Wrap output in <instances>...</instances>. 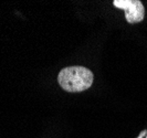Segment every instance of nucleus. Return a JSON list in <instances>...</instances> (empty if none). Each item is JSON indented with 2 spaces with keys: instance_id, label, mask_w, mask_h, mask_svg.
<instances>
[{
  "instance_id": "nucleus-3",
  "label": "nucleus",
  "mask_w": 147,
  "mask_h": 138,
  "mask_svg": "<svg viewBox=\"0 0 147 138\" xmlns=\"http://www.w3.org/2000/svg\"><path fill=\"white\" fill-rule=\"evenodd\" d=\"M137 138H147V131H142L140 135H138V137H137Z\"/></svg>"
},
{
  "instance_id": "nucleus-1",
  "label": "nucleus",
  "mask_w": 147,
  "mask_h": 138,
  "mask_svg": "<svg viewBox=\"0 0 147 138\" xmlns=\"http://www.w3.org/2000/svg\"><path fill=\"white\" fill-rule=\"evenodd\" d=\"M94 75L84 66H67L60 71L58 83L64 91L79 93L92 86Z\"/></svg>"
},
{
  "instance_id": "nucleus-2",
  "label": "nucleus",
  "mask_w": 147,
  "mask_h": 138,
  "mask_svg": "<svg viewBox=\"0 0 147 138\" xmlns=\"http://www.w3.org/2000/svg\"><path fill=\"white\" fill-rule=\"evenodd\" d=\"M114 7L124 10L125 19L128 23H140L144 20L145 8L140 0H114Z\"/></svg>"
}]
</instances>
